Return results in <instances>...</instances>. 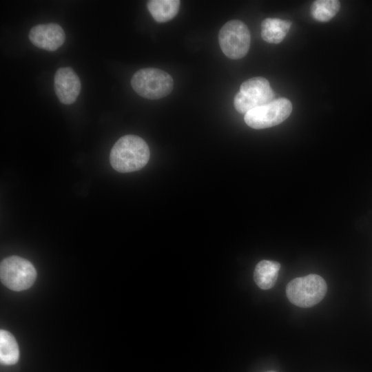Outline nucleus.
<instances>
[{"mask_svg":"<svg viewBox=\"0 0 372 372\" xmlns=\"http://www.w3.org/2000/svg\"><path fill=\"white\" fill-rule=\"evenodd\" d=\"M149 149L147 143L136 135L121 137L113 145L110 161L117 172L127 173L142 169L149 159Z\"/></svg>","mask_w":372,"mask_h":372,"instance_id":"obj_1","label":"nucleus"},{"mask_svg":"<svg viewBox=\"0 0 372 372\" xmlns=\"http://www.w3.org/2000/svg\"><path fill=\"white\" fill-rule=\"evenodd\" d=\"M131 85L141 96L159 99L168 95L174 87L172 77L166 72L157 68H143L132 77Z\"/></svg>","mask_w":372,"mask_h":372,"instance_id":"obj_2","label":"nucleus"},{"mask_svg":"<svg viewBox=\"0 0 372 372\" xmlns=\"http://www.w3.org/2000/svg\"><path fill=\"white\" fill-rule=\"evenodd\" d=\"M327 290L325 280L316 274H309L291 280L287 286L289 300L300 307H311L320 302Z\"/></svg>","mask_w":372,"mask_h":372,"instance_id":"obj_3","label":"nucleus"},{"mask_svg":"<svg viewBox=\"0 0 372 372\" xmlns=\"http://www.w3.org/2000/svg\"><path fill=\"white\" fill-rule=\"evenodd\" d=\"M274 92L269 82L261 76L254 77L244 81L240 91L234 97V107L240 114L266 105L274 99Z\"/></svg>","mask_w":372,"mask_h":372,"instance_id":"obj_4","label":"nucleus"},{"mask_svg":"<svg viewBox=\"0 0 372 372\" xmlns=\"http://www.w3.org/2000/svg\"><path fill=\"white\" fill-rule=\"evenodd\" d=\"M0 277L1 282L8 289L19 291L33 285L37 278V271L29 260L12 256L1 261Z\"/></svg>","mask_w":372,"mask_h":372,"instance_id":"obj_5","label":"nucleus"},{"mask_svg":"<svg viewBox=\"0 0 372 372\" xmlns=\"http://www.w3.org/2000/svg\"><path fill=\"white\" fill-rule=\"evenodd\" d=\"M218 42L223 52L228 58L241 59L247 54L250 47L249 30L240 20L229 21L219 31Z\"/></svg>","mask_w":372,"mask_h":372,"instance_id":"obj_6","label":"nucleus"},{"mask_svg":"<svg viewBox=\"0 0 372 372\" xmlns=\"http://www.w3.org/2000/svg\"><path fill=\"white\" fill-rule=\"evenodd\" d=\"M292 111V104L280 98L253 109L245 114L246 124L254 129H265L277 125L286 120Z\"/></svg>","mask_w":372,"mask_h":372,"instance_id":"obj_7","label":"nucleus"},{"mask_svg":"<svg viewBox=\"0 0 372 372\" xmlns=\"http://www.w3.org/2000/svg\"><path fill=\"white\" fill-rule=\"evenodd\" d=\"M28 37L34 45L48 51H55L65 39L63 28L56 23L34 25L30 29Z\"/></svg>","mask_w":372,"mask_h":372,"instance_id":"obj_8","label":"nucleus"},{"mask_svg":"<svg viewBox=\"0 0 372 372\" xmlns=\"http://www.w3.org/2000/svg\"><path fill=\"white\" fill-rule=\"evenodd\" d=\"M54 87L60 102L70 105L76 100L80 93L81 81L73 69L60 68L54 74Z\"/></svg>","mask_w":372,"mask_h":372,"instance_id":"obj_9","label":"nucleus"},{"mask_svg":"<svg viewBox=\"0 0 372 372\" xmlns=\"http://www.w3.org/2000/svg\"><path fill=\"white\" fill-rule=\"evenodd\" d=\"M280 264L276 261L263 260L256 266L254 280L262 289H269L274 286L278 277Z\"/></svg>","mask_w":372,"mask_h":372,"instance_id":"obj_10","label":"nucleus"},{"mask_svg":"<svg viewBox=\"0 0 372 372\" xmlns=\"http://www.w3.org/2000/svg\"><path fill=\"white\" fill-rule=\"evenodd\" d=\"M291 22L277 18H267L261 24V37L269 43H279L286 37Z\"/></svg>","mask_w":372,"mask_h":372,"instance_id":"obj_11","label":"nucleus"},{"mask_svg":"<svg viewBox=\"0 0 372 372\" xmlns=\"http://www.w3.org/2000/svg\"><path fill=\"white\" fill-rule=\"evenodd\" d=\"M180 1L178 0H151L147 3V8L158 23L172 20L178 12Z\"/></svg>","mask_w":372,"mask_h":372,"instance_id":"obj_12","label":"nucleus"},{"mask_svg":"<svg viewBox=\"0 0 372 372\" xmlns=\"http://www.w3.org/2000/svg\"><path fill=\"white\" fill-rule=\"evenodd\" d=\"M19 358V350L14 336L8 331H0V360L5 365L16 364Z\"/></svg>","mask_w":372,"mask_h":372,"instance_id":"obj_13","label":"nucleus"},{"mask_svg":"<svg viewBox=\"0 0 372 372\" xmlns=\"http://www.w3.org/2000/svg\"><path fill=\"white\" fill-rule=\"evenodd\" d=\"M340 8L338 0H317L311 5V13L316 21L327 22L336 15Z\"/></svg>","mask_w":372,"mask_h":372,"instance_id":"obj_14","label":"nucleus"},{"mask_svg":"<svg viewBox=\"0 0 372 372\" xmlns=\"http://www.w3.org/2000/svg\"><path fill=\"white\" fill-rule=\"evenodd\" d=\"M267 372H276V371H267Z\"/></svg>","mask_w":372,"mask_h":372,"instance_id":"obj_15","label":"nucleus"}]
</instances>
